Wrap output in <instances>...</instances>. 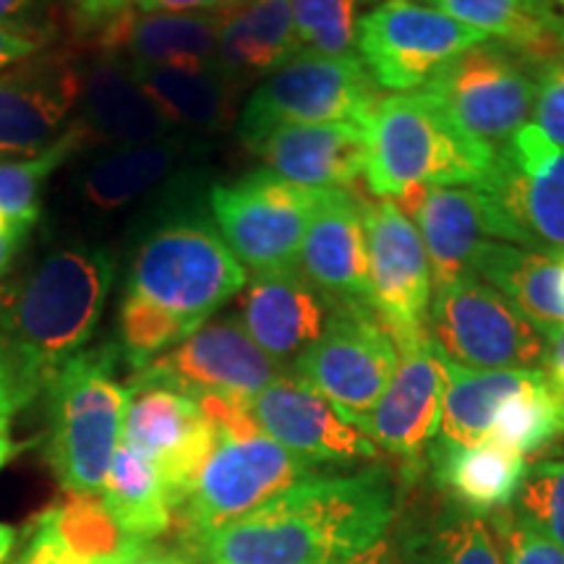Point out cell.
<instances>
[{"label": "cell", "mask_w": 564, "mask_h": 564, "mask_svg": "<svg viewBox=\"0 0 564 564\" xmlns=\"http://www.w3.org/2000/svg\"><path fill=\"white\" fill-rule=\"evenodd\" d=\"M251 413L267 436L303 460L319 465H356L377 460L379 447L350 423L324 394L295 373H282L251 400Z\"/></svg>", "instance_id": "cell-18"}, {"label": "cell", "mask_w": 564, "mask_h": 564, "mask_svg": "<svg viewBox=\"0 0 564 564\" xmlns=\"http://www.w3.org/2000/svg\"><path fill=\"white\" fill-rule=\"evenodd\" d=\"M58 34L55 32H40V30H24V26H9L0 24V70L17 66L34 58V55L53 47Z\"/></svg>", "instance_id": "cell-43"}, {"label": "cell", "mask_w": 564, "mask_h": 564, "mask_svg": "<svg viewBox=\"0 0 564 564\" xmlns=\"http://www.w3.org/2000/svg\"><path fill=\"white\" fill-rule=\"evenodd\" d=\"M544 377L552 392L556 394L564 408V327L556 329V333L549 335V350H546V361H544Z\"/></svg>", "instance_id": "cell-49"}, {"label": "cell", "mask_w": 564, "mask_h": 564, "mask_svg": "<svg viewBox=\"0 0 564 564\" xmlns=\"http://www.w3.org/2000/svg\"><path fill=\"white\" fill-rule=\"evenodd\" d=\"M382 102L379 84L358 55L301 53L251 91L238 118V139L249 141L274 126H369Z\"/></svg>", "instance_id": "cell-8"}, {"label": "cell", "mask_w": 564, "mask_h": 564, "mask_svg": "<svg viewBox=\"0 0 564 564\" xmlns=\"http://www.w3.org/2000/svg\"><path fill=\"white\" fill-rule=\"evenodd\" d=\"M40 514L63 544L87 564H123L152 544L126 533L97 494H68V499Z\"/></svg>", "instance_id": "cell-35"}, {"label": "cell", "mask_w": 564, "mask_h": 564, "mask_svg": "<svg viewBox=\"0 0 564 564\" xmlns=\"http://www.w3.org/2000/svg\"><path fill=\"white\" fill-rule=\"evenodd\" d=\"M26 236H30V230L24 228H0V280L9 274L13 259H17L21 246H24Z\"/></svg>", "instance_id": "cell-51"}, {"label": "cell", "mask_w": 564, "mask_h": 564, "mask_svg": "<svg viewBox=\"0 0 564 564\" xmlns=\"http://www.w3.org/2000/svg\"><path fill=\"white\" fill-rule=\"evenodd\" d=\"M562 434L564 408L541 371L525 390L512 394L502 405L486 442H497L528 457Z\"/></svg>", "instance_id": "cell-37"}, {"label": "cell", "mask_w": 564, "mask_h": 564, "mask_svg": "<svg viewBox=\"0 0 564 564\" xmlns=\"http://www.w3.org/2000/svg\"><path fill=\"white\" fill-rule=\"evenodd\" d=\"M512 510L533 531L564 549V460H549L528 468Z\"/></svg>", "instance_id": "cell-40"}, {"label": "cell", "mask_w": 564, "mask_h": 564, "mask_svg": "<svg viewBox=\"0 0 564 564\" xmlns=\"http://www.w3.org/2000/svg\"><path fill=\"white\" fill-rule=\"evenodd\" d=\"M364 223L369 243V306L400 352L429 337L432 267L419 228L398 202L364 204Z\"/></svg>", "instance_id": "cell-13"}, {"label": "cell", "mask_w": 564, "mask_h": 564, "mask_svg": "<svg viewBox=\"0 0 564 564\" xmlns=\"http://www.w3.org/2000/svg\"><path fill=\"white\" fill-rule=\"evenodd\" d=\"M322 196L319 188L299 186L262 167L212 188L209 207L215 228L243 270L262 274L299 264L303 236Z\"/></svg>", "instance_id": "cell-9"}, {"label": "cell", "mask_w": 564, "mask_h": 564, "mask_svg": "<svg viewBox=\"0 0 564 564\" xmlns=\"http://www.w3.org/2000/svg\"><path fill=\"white\" fill-rule=\"evenodd\" d=\"M398 348L366 303H340L324 335L295 361L299 379L364 429L394 369Z\"/></svg>", "instance_id": "cell-12"}, {"label": "cell", "mask_w": 564, "mask_h": 564, "mask_svg": "<svg viewBox=\"0 0 564 564\" xmlns=\"http://www.w3.org/2000/svg\"><path fill=\"white\" fill-rule=\"evenodd\" d=\"M434 481L449 494L463 510L489 518V514L512 507L523 478L528 474L525 455L507 449L497 442L453 447L434 442L429 447Z\"/></svg>", "instance_id": "cell-27"}, {"label": "cell", "mask_w": 564, "mask_h": 564, "mask_svg": "<svg viewBox=\"0 0 564 564\" xmlns=\"http://www.w3.org/2000/svg\"><path fill=\"white\" fill-rule=\"evenodd\" d=\"M398 356V369L361 432L379 449L415 463L440 434L447 361L429 337Z\"/></svg>", "instance_id": "cell-20"}, {"label": "cell", "mask_w": 564, "mask_h": 564, "mask_svg": "<svg viewBox=\"0 0 564 564\" xmlns=\"http://www.w3.org/2000/svg\"><path fill=\"white\" fill-rule=\"evenodd\" d=\"M392 518L394 491L382 465L350 476L316 474L204 535L186 554L199 564H340L384 539Z\"/></svg>", "instance_id": "cell-1"}, {"label": "cell", "mask_w": 564, "mask_h": 564, "mask_svg": "<svg viewBox=\"0 0 564 564\" xmlns=\"http://www.w3.org/2000/svg\"><path fill=\"white\" fill-rule=\"evenodd\" d=\"M55 3L58 0H0V24L58 34Z\"/></svg>", "instance_id": "cell-46"}, {"label": "cell", "mask_w": 564, "mask_h": 564, "mask_svg": "<svg viewBox=\"0 0 564 564\" xmlns=\"http://www.w3.org/2000/svg\"><path fill=\"white\" fill-rule=\"evenodd\" d=\"M556 3H560V6H562V9H564V0H556Z\"/></svg>", "instance_id": "cell-57"}, {"label": "cell", "mask_w": 564, "mask_h": 564, "mask_svg": "<svg viewBox=\"0 0 564 564\" xmlns=\"http://www.w3.org/2000/svg\"><path fill=\"white\" fill-rule=\"evenodd\" d=\"M312 476H316L314 463L282 447L262 429L215 432L209 457L186 502L175 510L173 525H178L183 552Z\"/></svg>", "instance_id": "cell-6"}, {"label": "cell", "mask_w": 564, "mask_h": 564, "mask_svg": "<svg viewBox=\"0 0 564 564\" xmlns=\"http://www.w3.org/2000/svg\"><path fill=\"white\" fill-rule=\"evenodd\" d=\"M175 131L217 133L228 129L238 89L217 66L131 68Z\"/></svg>", "instance_id": "cell-29"}, {"label": "cell", "mask_w": 564, "mask_h": 564, "mask_svg": "<svg viewBox=\"0 0 564 564\" xmlns=\"http://www.w3.org/2000/svg\"><path fill=\"white\" fill-rule=\"evenodd\" d=\"M79 121L89 139H100L112 150L178 137L133 70L105 53L82 68Z\"/></svg>", "instance_id": "cell-25"}, {"label": "cell", "mask_w": 564, "mask_h": 564, "mask_svg": "<svg viewBox=\"0 0 564 564\" xmlns=\"http://www.w3.org/2000/svg\"><path fill=\"white\" fill-rule=\"evenodd\" d=\"M337 306L295 264L251 274L236 314L253 343L288 369L324 335Z\"/></svg>", "instance_id": "cell-21"}, {"label": "cell", "mask_w": 564, "mask_h": 564, "mask_svg": "<svg viewBox=\"0 0 564 564\" xmlns=\"http://www.w3.org/2000/svg\"><path fill=\"white\" fill-rule=\"evenodd\" d=\"M249 282L215 225L178 217L152 228L133 253L126 291L199 329Z\"/></svg>", "instance_id": "cell-5"}, {"label": "cell", "mask_w": 564, "mask_h": 564, "mask_svg": "<svg viewBox=\"0 0 564 564\" xmlns=\"http://www.w3.org/2000/svg\"><path fill=\"white\" fill-rule=\"evenodd\" d=\"M460 129L494 152L531 123L535 74L502 42H478L423 87Z\"/></svg>", "instance_id": "cell-11"}, {"label": "cell", "mask_w": 564, "mask_h": 564, "mask_svg": "<svg viewBox=\"0 0 564 564\" xmlns=\"http://www.w3.org/2000/svg\"><path fill=\"white\" fill-rule=\"evenodd\" d=\"M340 564H398V554H394L392 541L384 535V539H379L377 544L364 549V552L352 554L350 560H345Z\"/></svg>", "instance_id": "cell-52"}, {"label": "cell", "mask_w": 564, "mask_h": 564, "mask_svg": "<svg viewBox=\"0 0 564 564\" xmlns=\"http://www.w3.org/2000/svg\"><path fill=\"white\" fill-rule=\"evenodd\" d=\"M463 24L484 32L539 68L564 51L552 0H423Z\"/></svg>", "instance_id": "cell-30"}, {"label": "cell", "mask_w": 564, "mask_h": 564, "mask_svg": "<svg viewBox=\"0 0 564 564\" xmlns=\"http://www.w3.org/2000/svg\"><path fill=\"white\" fill-rule=\"evenodd\" d=\"M79 97L82 63L53 47L0 70V160L51 147L70 126Z\"/></svg>", "instance_id": "cell-17"}, {"label": "cell", "mask_w": 564, "mask_h": 564, "mask_svg": "<svg viewBox=\"0 0 564 564\" xmlns=\"http://www.w3.org/2000/svg\"><path fill=\"white\" fill-rule=\"evenodd\" d=\"M118 364L116 343L84 348L45 387V457L68 494H100L123 442L129 390L118 379Z\"/></svg>", "instance_id": "cell-4"}, {"label": "cell", "mask_w": 564, "mask_h": 564, "mask_svg": "<svg viewBox=\"0 0 564 564\" xmlns=\"http://www.w3.org/2000/svg\"><path fill=\"white\" fill-rule=\"evenodd\" d=\"M426 329L444 361L460 369H544L549 335L476 274L434 288Z\"/></svg>", "instance_id": "cell-7"}, {"label": "cell", "mask_w": 564, "mask_h": 564, "mask_svg": "<svg viewBox=\"0 0 564 564\" xmlns=\"http://www.w3.org/2000/svg\"><path fill=\"white\" fill-rule=\"evenodd\" d=\"M398 207L415 220L434 288L474 274L470 262L484 241L510 243L502 212L481 186L415 188Z\"/></svg>", "instance_id": "cell-19"}, {"label": "cell", "mask_w": 564, "mask_h": 564, "mask_svg": "<svg viewBox=\"0 0 564 564\" xmlns=\"http://www.w3.org/2000/svg\"><path fill=\"white\" fill-rule=\"evenodd\" d=\"M13 564H87L82 556H76L63 541L55 535L51 525L42 520V514L34 518L32 535L26 541L24 552Z\"/></svg>", "instance_id": "cell-44"}, {"label": "cell", "mask_w": 564, "mask_h": 564, "mask_svg": "<svg viewBox=\"0 0 564 564\" xmlns=\"http://www.w3.org/2000/svg\"><path fill=\"white\" fill-rule=\"evenodd\" d=\"M105 246H58L13 285H0V345L34 390L79 356L97 333L116 282Z\"/></svg>", "instance_id": "cell-2"}, {"label": "cell", "mask_w": 564, "mask_h": 564, "mask_svg": "<svg viewBox=\"0 0 564 564\" xmlns=\"http://www.w3.org/2000/svg\"><path fill=\"white\" fill-rule=\"evenodd\" d=\"M267 171L306 188H345L366 171L369 139L358 123L274 126L246 141Z\"/></svg>", "instance_id": "cell-22"}, {"label": "cell", "mask_w": 564, "mask_h": 564, "mask_svg": "<svg viewBox=\"0 0 564 564\" xmlns=\"http://www.w3.org/2000/svg\"><path fill=\"white\" fill-rule=\"evenodd\" d=\"M34 398H37V390L21 377L17 364L11 361V356L0 345V421H11Z\"/></svg>", "instance_id": "cell-45"}, {"label": "cell", "mask_w": 564, "mask_h": 564, "mask_svg": "<svg viewBox=\"0 0 564 564\" xmlns=\"http://www.w3.org/2000/svg\"><path fill=\"white\" fill-rule=\"evenodd\" d=\"M236 0H137L139 11H173V13H220Z\"/></svg>", "instance_id": "cell-48"}, {"label": "cell", "mask_w": 564, "mask_h": 564, "mask_svg": "<svg viewBox=\"0 0 564 564\" xmlns=\"http://www.w3.org/2000/svg\"><path fill=\"white\" fill-rule=\"evenodd\" d=\"M379 0H291L303 53L356 55L364 13Z\"/></svg>", "instance_id": "cell-39"}, {"label": "cell", "mask_w": 564, "mask_h": 564, "mask_svg": "<svg viewBox=\"0 0 564 564\" xmlns=\"http://www.w3.org/2000/svg\"><path fill=\"white\" fill-rule=\"evenodd\" d=\"M400 564H505L489 523L447 502L400 539Z\"/></svg>", "instance_id": "cell-34"}, {"label": "cell", "mask_w": 564, "mask_h": 564, "mask_svg": "<svg viewBox=\"0 0 564 564\" xmlns=\"http://www.w3.org/2000/svg\"><path fill=\"white\" fill-rule=\"evenodd\" d=\"M141 373L178 387L192 398L220 394L251 403L288 371L253 343L238 314H223L204 322L186 340L144 366Z\"/></svg>", "instance_id": "cell-16"}, {"label": "cell", "mask_w": 564, "mask_h": 564, "mask_svg": "<svg viewBox=\"0 0 564 564\" xmlns=\"http://www.w3.org/2000/svg\"><path fill=\"white\" fill-rule=\"evenodd\" d=\"M366 183L379 199L400 202L415 188L478 186L494 150L468 137L426 89L382 97L369 126Z\"/></svg>", "instance_id": "cell-3"}, {"label": "cell", "mask_w": 564, "mask_h": 564, "mask_svg": "<svg viewBox=\"0 0 564 564\" xmlns=\"http://www.w3.org/2000/svg\"><path fill=\"white\" fill-rule=\"evenodd\" d=\"M194 329L141 295L126 291L116 324V348L131 371H141L154 358L186 340Z\"/></svg>", "instance_id": "cell-38"}, {"label": "cell", "mask_w": 564, "mask_h": 564, "mask_svg": "<svg viewBox=\"0 0 564 564\" xmlns=\"http://www.w3.org/2000/svg\"><path fill=\"white\" fill-rule=\"evenodd\" d=\"M533 74L535 102L531 123L556 147H564V51L533 68Z\"/></svg>", "instance_id": "cell-42"}, {"label": "cell", "mask_w": 564, "mask_h": 564, "mask_svg": "<svg viewBox=\"0 0 564 564\" xmlns=\"http://www.w3.org/2000/svg\"><path fill=\"white\" fill-rule=\"evenodd\" d=\"M19 544V531L13 525L0 523V564H11L13 549Z\"/></svg>", "instance_id": "cell-54"}, {"label": "cell", "mask_w": 564, "mask_h": 564, "mask_svg": "<svg viewBox=\"0 0 564 564\" xmlns=\"http://www.w3.org/2000/svg\"><path fill=\"white\" fill-rule=\"evenodd\" d=\"M505 564H564V549L533 531L514 514L512 507L486 518Z\"/></svg>", "instance_id": "cell-41"}, {"label": "cell", "mask_w": 564, "mask_h": 564, "mask_svg": "<svg viewBox=\"0 0 564 564\" xmlns=\"http://www.w3.org/2000/svg\"><path fill=\"white\" fill-rule=\"evenodd\" d=\"M131 9H137V0H70V17L76 26L91 34Z\"/></svg>", "instance_id": "cell-47"}, {"label": "cell", "mask_w": 564, "mask_h": 564, "mask_svg": "<svg viewBox=\"0 0 564 564\" xmlns=\"http://www.w3.org/2000/svg\"><path fill=\"white\" fill-rule=\"evenodd\" d=\"M123 564H199L196 560H192L186 552L181 549H160L152 544H147L137 556H131L129 562Z\"/></svg>", "instance_id": "cell-50"}, {"label": "cell", "mask_w": 564, "mask_h": 564, "mask_svg": "<svg viewBox=\"0 0 564 564\" xmlns=\"http://www.w3.org/2000/svg\"><path fill=\"white\" fill-rule=\"evenodd\" d=\"M126 390L123 442L158 468L173 510H178L212 453L215 429L196 398L178 387L137 371Z\"/></svg>", "instance_id": "cell-15"}, {"label": "cell", "mask_w": 564, "mask_h": 564, "mask_svg": "<svg viewBox=\"0 0 564 564\" xmlns=\"http://www.w3.org/2000/svg\"><path fill=\"white\" fill-rule=\"evenodd\" d=\"M560 293H562V303H564V253H562V270H560Z\"/></svg>", "instance_id": "cell-55"}, {"label": "cell", "mask_w": 564, "mask_h": 564, "mask_svg": "<svg viewBox=\"0 0 564 564\" xmlns=\"http://www.w3.org/2000/svg\"><path fill=\"white\" fill-rule=\"evenodd\" d=\"M17 453H19V444L11 440V421H0V470L9 465V460Z\"/></svg>", "instance_id": "cell-53"}, {"label": "cell", "mask_w": 564, "mask_h": 564, "mask_svg": "<svg viewBox=\"0 0 564 564\" xmlns=\"http://www.w3.org/2000/svg\"><path fill=\"white\" fill-rule=\"evenodd\" d=\"M541 371H470L447 364L440 434L434 442L470 447L489 440L494 421L512 394L525 390ZM432 442V444H434Z\"/></svg>", "instance_id": "cell-31"}, {"label": "cell", "mask_w": 564, "mask_h": 564, "mask_svg": "<svg viewBox=\"0 0 564 564\" xmlns=\"http://www.w3.org/2000/svg\"><path fill=\"white\" fill-rule=\"evenodd\" d=\"M186 137H173L165 141L141 147H121V150L105 152L82 175V196L89 207L112 212L121 209L141 194L165 178L175 162L183 158Z\"/></svg>", "instance_id": "cell-33"}, {"label": "cell", "mask_w": 564, "mask_h": 564, "mask_svg": "<svg viewBox=\"0 0 564 564\" xmlns=\"http://www.w3.org/2000/svg\"><path fill=\"white\" fill-rule=\"evenodd\" d=\"M217 17L215 63L238 89L264 82L303 53L291 0H236Z\"/></svg>", "instance_id": "cell-26"}, {"label": "cell", "mask_w": 564, "mask_h": 564, "mask_svg": "<svg viewBox=\"0 0 564 564\" xmlns=\"http://www.w3.org/2000/svg\"><path fill=\"white\" fill-rule=\"evenodd\" d=\"M84 139H89V133L76 118L45 150L26 158L0 160V212L11 223L32 230L40 220V202L47 181L63 162L82 150Z\"/></svg>", "instance_id": "cell-36"}, {"label": "cell", "mask_w": 564, "mask_h": 564, "mask_svg": "<svg viewBox=\"0 0 564 564\" xmlns=\"http://www.w3.org/2000/svg\"><path fill=\"white\" fill-rule=\"evenodd\" d=\"M97 34V53L129 68L217 66L220 17L131 9Z\"/></svg>", "instance_id": "cell-24"}, {"label": "cell", "mask_w": 564, "mask_h": 564, "mask_svg": "<svg viewBox=\"0 0 564 564\" xmlns=\"http://www.w3.org/2000/svg\"><path fill=\"white\" fill-rule=\"evenodd\" d=\"M560 270L562 253L505 241H484L470 262L476 278L497 288L546 335L564 327Z\"/></svg>", "instance_id": "cell-28"}, {"label": "cell", "mask_w": 564, "mask_h": 564, "mask_svg": "<svg viewBox=\"0 0 564 564\" xmlns=\"http://www.w3.org/2000/svg\"><path fill=\"white\" fill-rule=\"evenodd\" d=\"M299 270L333 301L369 306V243L364 204L350 192H324L303 236Z\"/></svg>", "instance_id": "cell-23"}, {"label": "cell", "mask_w": 564, "mask_h": 564, "mask_svg": "<svg viewBox=\"0 0 564 564\" xmlns=\"http://www.w3.org/2000/svg\"><path fill=\"white\" fill-rule=\"evenodd\" d=\"M478 186L502 212L510 243L564 253V147L525 123Z\"/></svg>", "instance_id": "cell-14"}, {"label": "cell", "mask_w": 564, "mask_h": 564, "mask_svg": "<svg viewBox=\"0 0 564 564\" xmlns=\"http://www.w3.org/2000/svg\"><path fill=\"white\" fill-rule=\"evenodd\" d=\"M560 34H562V40H564V19L560 21Z\"/></svg>", "instance_id": "cell-56"}, {"label": "cell", "mask_w": 564, "mask_h": 564, "mask_svg": "<svg viewBox=\"0 0 564 564\" xmlns=\"http://www.w3.org/2000/svg\"><path fill=\"white\" fill-rule=\"evenodd\" d=\"M100 494L108 512L133 539L154 541L173 528L175 510L158 468L126 442L112 455Z\"/></svg>", "instance_id": "cell-32"}, {"label": "cell", "mask_w": 564, "mask_h": 564, "mask_svg": "<svg viewBox=\"0 0 564 564\" xmlns=\"http://www.w3.org/2000/svg\"><path fill=\"white\" fill-rule=\"evenodd\" d=\"M486 40L484 32L423 0H379L364 13L356 51L379 87L411 91Z\"/></svg>", "instance_id": "cell-10"}]
</instances>
